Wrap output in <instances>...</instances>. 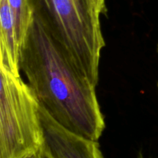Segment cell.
<instances>
[{"mask_svg": "<svg viewBox=\"0 0 158 158\" xmlns=\"http://www.w3.org/2000/svg\"><path fill=\"white\" fill-rule=\"evenodd\" d=\"M20 69L40 105L60 124L97 141L105 120L95 87L34 17L21 49Z\"/></svg>", "mask_w": 158, "mask_h": 158, "instance_id": "6da1fadb", "label": "cell"}, {"mask_svg": "<svg viewBox=\"0 0 158 158\" xmlns=\"http://www.w3.org/2000/svg\"><path fill=\"white\" fill-rule=\"evenodd\" d=\"M33 15L94 86L105 46L100 17L87 0H29Z\"/></svg>", "mask_w": 158, "mask_h": 158, "instance_id": "7a4b0ae2", "label": "cell"}, {"mask_svg": "<svg viewBox=\"0 0 158 158\" xmlns=\"http://www.w3.org/2000/svg\"><path fill=\"white\" fill-rule=\"evenodd\" d=\"M0 158L37 153L43 143L40 103L28 83L0 65Z\"/></svg>", "mask_w": 158, "mask_h": 158, "instance_id": "3957f363", "label": "cell"}, {"mask_svg": "<svg viewBox=\"0 0 158 158\" xmlns=\"http://www.w3.org/2000/svg\"><path fill=\"white\" fill-rule=\"evenodd\" d=\"M43 133L40 152L46 158H104L98 142L71 132L40 105Z\"/></svg>", "mask_w": 158, "mask_h": 158, "instance_id": "277c9868", "label": "cell"}, {"mask_svg": "<svg viewBox=\"0 0 158 158\" xmlns=\"http://www.w3.org/2000/svg\"><path fill=\"white\" fill-rule=\"evenodd\" d=\"M0 65L19 77L21 49L8 0H0Z\"/></svg>", "mask_w": 158, "mask_h": 158, "instance_id": "5b68a950", "label": "cell"}, {"mask_svg": "<svg viewBox=\"0 0 158 158\" xmlns=\"http://www.w3.org/2000/svg\"><path fill=\"white\" fill-rule=\"evenodd\" d=\"M8 2L13 15L17 39L21 49L33 22V11L29 0H8Z\"/></svg>", "mask_w": 158, "mask_h": 158, "instance_id": "8992f818", "label": "cell"}, {"mask_svg": "<svg viewBox=\"0 0 158 158\" xmlns=\"http://www.w3.org/2000/svg\"><path fill=\"white\" fill-rule=\"evenodd\" d=\"M92 9L93 12L100 17L101 14H104L106 12V5L105 0H87Z\"/></svg>", "mask_w": 158, "mask_h": 158, "instance_id": "52a82bcc", "label": "cell"}, {"mask_svg": "<svg viewBox=\"0 0 158 158\" xmlns=\"http://www.w3.org/2000/svg\"><path fill=\"white\" fill-rule=\"evenodd\" d=\"M35 156H36V153H35V154H27V155L24 156V157H23L21 158H35Z\"/></svg>", "mask_w": 158, "mask_h": 158, "instance_id": "ba28073f", "label": "cell"}, {"mask_svg": "<svg viewBox=\"0 0 158 158\" xmlns=\"http://www.w3.org/2000/svg\"><path fill=\"white\" fill-rule=\"evenodd\" d=\"M35 158H46L45 157L44 155H43V154H42L41 152H40V151H39L38 152L36 153V156H35Z\"/></svg>", "mask_w": 158, "mask_h": 158, "instance_id": "9c48e42d", "label": "cell"}, {"mask_svg": "<svg viewBox=\"0 0 158 158\" xmlns=\"http://www.w3.org/2000/svg\"><path fill=\"white\" fill-rule=\"evenodd\" d=\"M139 158H143V156H142L141 154H140V155L139 156Z\"/></svg>", "mask_w": 158, "mask_h": 158, "instance_id": "30bf717a", "label": "cell"}, {"mask_svg": "<svg viewBox=\"0 0 158 158\" xmlns=\"http://www.w3.org/2000/svg\"><path fill=\"white\" fill-rule=\"evenodd\" d=\"M157 52H158V46H157Z\"/></svg>", "mask_w": 158, "mask_h": 158, "instance_id": "8fae6325", "label": "cell"}]
</instances>
